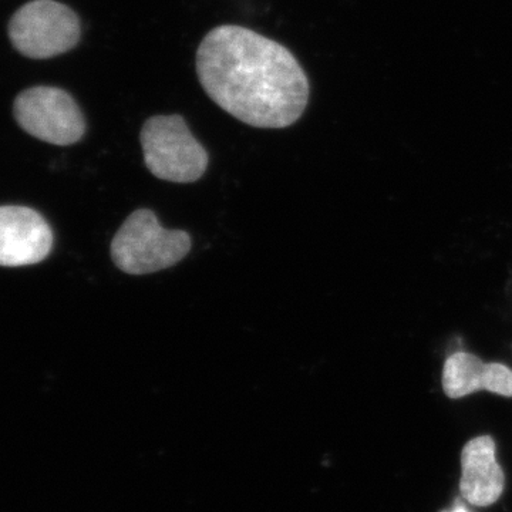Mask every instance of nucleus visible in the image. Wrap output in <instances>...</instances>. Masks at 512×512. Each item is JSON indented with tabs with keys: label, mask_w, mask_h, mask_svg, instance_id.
Returning a JSON list of instances; mask_svg holds the SVG:
<instances>
[{
	"label": "nucleus",
	"mask_w": 512,
	"mask_h": 512,
	"mask_svg": "<svg viewBox=\"0 0 512 512\" xmlns=\"http://www.w3.org/2000/svg\"><path fill=\"white\" fill-rule=\"evenodd\" d=\"M197 74L210 99L248 126L289 127L308 106V76L291 50L242 26L205 35Z\"/></svg>",
	"instance_id": "obj_1"
},
{
	"label": "nucleus",
	"mask_w": 512,
	"mask_h": 512,
	"mask_svg": "<svg viewBox=\"0 0 512 512\" xmlns=\"http://www.w3.org/2000/svg\"><path fill=\"white\" fill-rule=\"evenodd\" d=\"M191 237L165 229L150 210L134 211L111 242V258L120 271L146 275L177 265L188 255Z\"/></svg>",
	"instance_id": "obj_2"
},
{
	"label": "nucleus",
	"mask_w": 512,
	"mask_h": 512,
	"mask_svg": "<svg viewBox=\"0 0 512 512\" xmlns=\"http://www.w3.org/2000/svg\"><path fill=\"white\" fill-rule=\"evenodd\" d=\"M148 171L170 183H194L208 167V153L188 128L183 117L154 116L140 134Z\"/></svg>",
	"instance_id": "obj_3"
},
{
	"label": "nucleus",
	"mask_w": 512,
	"mask_h": 512,
	"mask_svg": "<svg viewBox=\"0 0 512 512\" xmlns=\"http://www.w3.org/2000/svg\"><path fill=\"white\" fill-rule=\"evenodd\" d=\"M82 37L80 19L56 0L26 3L9 22V39L23 56L50 59L74 49Z\"/></svg>",
	"instance_id": "obj_4"
},
{
	"label": "nucleus",
	"mask_w": 512,
	"mask_h": 512,
	"mask_svg": "<svg viewBox=\"0 0 512 512\" xmlns=\"http://www.w3.org/2000/svg\"><path fill=\"white\" fill-rule=\"evenodd\" d=\"M13 114L26 133L55 146H72L86 133V120L76 100L57 87H32L20 93Z\"/></svg>",
	"instance_id": "obj_5"
},
{
	"label": "nucleus",
	"mask_w": 512,
	"mask_h": 512,
	"mask_svg": "<svg viewBox=\"0 0 512 512\" xmlns=\"http://www.w3.org/2000/svg\"><path fill=\"white\" fill-rule=\"evenodd\" d=\"M52 248V229L39 212L18 205L0 207V266L39 264Z\"/></svg>",
	"instance_id": "obj_6"
},
{
	"label": "nucleus",
	"mask_w": 512,
	"mask_h": 512,
	"mask_svg": "<svg viewBox=\"0 0 512 512\" xmlns=\"http://www.w3.org/2000/svg\"><path fill=\"white\" fill-rule=\"evenodd\" d=\"M460 491L464 500L477 507L497 503L504 491L503 468L495 460L493 437L468 441L461 451Z\"/></svg>",
	"instance_id": "obj_7"
},
{
	"label": "nucleus",
	"mask_w": 512,
	"mask_h": 512,
	"mask_svg": "<svg viewBox=\"0 0 512 512\" xmlns=\"http://www.w3.org/2000/svg\"><path fill=\"white\" fill-rule=\"evenodd\" d=\"M441 383L450 399H461L481 390L512 397V370L501 363H485L467 352L447 357Z\"/></svg>",
	"instance_id": "obj_8"
},
{
	"label": "nucleus",
	"mask_w": 512,
	"mask_h": 512,
	"mask_svg": "<svg viewBox=\"0 0 512 512\" xmlns=\"http://www.w3.org/2000/svg\"><path fill=\"white\" fill-rule=\"evenodd\" d=\"M451 512H468V511H467V510H464V508H463V507H457V508H454V510H453V511H451Z\"/></svg>",
	"instance_id": "obj_9"
}]
</instances>
